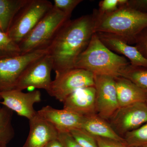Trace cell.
I'll use <instances>...</instances> for the list:
<instances>
[{"instance_id":"6da1fadb","label":"cell","mask_w":147,"mask_h":147,"mask_svg":"<svg viewBox=\"0 0 147 147\" xmlns=\"http://www.w3.org/2000/svg\"><path fill=\"white\" fill-rule=\"evenodd\" d=\"M93 13L66 22L47 47L55 73L74 68L79 55L95 33Z\"/></svg>"},{"instance_id":"7a4b0ae2","label":"cell","mask_w":147,"mask_h":147,"mask_svg":"<svg viewBox=\"0 0 147 147\" xmlns=\"http://www.w3.org/2000/svg\"><path fill=\"white\" fill-rule=\"evenodd\" d=\"M95 33L115 35L130 45L137 36L147 27V12L135 10L125 5L107 13L93 12Z\"/></svg>"},{"instance_id":"3957f363","label":"cell","mask_w":147,"mask_h":147,"mask_svg":"<svg viewBox=\"0 0 147 147\" xmlns=\"http://www.w3.org/2000/svg\"><path fill=\"white\" fill-rule=\"evenodd\" d=\"M129 64L126 58L108 49L95 33L86 48L76 59L74 68L85 69L94 75L115 78L119 76L121 70Z\"/></svg>"},{"instance_id":"277c9868","label":"cell","mask_w":147,"mask_h":147,"mask_svg":"<svg viewBox=\"0 0 147 147\" xmlns=\"http://www.w3.org/2000/svg\"><path fill=\"white\" fill-rule=\"evenodd\" d=\"M70 17L54 6L18 44L21 54L47 48Z\"/></svg>"},{"instance_id":"5b68a950","label":"cell","mask_w":147,"mask_h":147,"mask_svg":"<svg viewBox=\"0 0 147 147\" xmlns=\"http://www.w3.org/2000/svg\"><path fill=\"white\" fill-rule=\"evenodd\" d=\"M53 7L47 0H30L16 15L7 34L18 45Z\"/></svg>"},{"instance_id":"8992f818","label":"cell","mask_w":147,"mask_h":147,"mask_svg":"<svg viewBox=\"0 0 147 147\" xmlns=\"http://www.w3.org/2000/svg\"><path fill=\"white\" fill-rule=\"evenodd\" d=\"M94 74L80 68H73L56 73L47 92L50 96L63 102L76 90L94 86Z\"/></svg>"},{"instance_id":"52a82bcc","label":"cell","mask_w":147,"mask_h":147,"mask_svg":"<svg viewBox=\"0 0 147 147\" xmlns=\"http://www.w3.org/2000/svg\"><path fill=\"white\" fill-rule=\"evenodd\" d=\"M48 53L47 48L0 59V92L14 89L24 70Z\"/></svg>"},{"instance_id":"ba28073f","label":"cell","mask_w":147,"mask_h":147,"mask_svg":"<svg viewBox=\"0 0 147 147\" xmlns=\"http://www.w3.org/2000/svg\"><path fill=\"white\" fill-rule=\"evenodd\" d=\"M119 135L123 137L147 123V104L138 102L119 107L107 121Z\"/></svg>"},{"instance_id":"9c48e42d","label":"cell","mask_w":147,"mask_h":147,"mask_svg":"<svg viewBox=\"0 0 147 147\" xmlns=\"http://www.w3.org/2000/svg\"><path fill=\"white\" fill-rule=\"evenodd\" d=\"M53 69V59L47 53L28 66L18 79L14 89L23 91L33 87L47 91L53 81L51 79Z\"/></svg>"},{"instance_id":"30bf717a","label":"cell","mask_w":147,"mask_h":147,"mask_svg":"<svg viewBox=\"0 0 147 147\" xmlns=\"http://www.w3.org/2000/svg\"><path fill=\"white\" fill-rule=\"evenodd\" d=\"M96 114L108 121L119 108L114 77L94 75Z\"/></svg>"},{"instance_id":"8fae6325","label":"cell","mask_w":147,"mask_h":147,"mask_svg":"<svg viewBox=\"0 0 147 147\" xmlns=\"http://www.w3.org/2000/svg\"><path fill=\"white\" fill-rule=\"evenodd\" d=\"M0 103L3 106L29 121L37 115V113L34 106L41 100V93L38 90L25 93L19 90H11L0 92Z\"/></svg>"},{"instance_id":"7c38bea8","label":"cell","mask_w":147,"mask_h":147,"mask_svg":"<svg viewBox=\"0 0 147 147\" xmlns=\"http://www.w3.org/2000/svg\"><path fill=\"white\" fill-rule=\"evenodd\" d=\"M38 116L51 123L58 132H70L81 128L84 117L66 109L46 105L37 111Z\"/></svg>"},{"instance_id":"4fadbf2b","label":"cell","mask_w":147,"mask_h":147,"mask_svg":"<svg viewBox=\"0 0 147 147\" xmlns=\"http://www.w3.org/2000/svg\"><path fill=\"white\" fill-rule=\"evenodd\" d=\"M63 103V109L84 117L96 114L94 86L76 90L69 95Z\"/></svg>"},{"instance_id":"5bb4252c","label":"cell","mask_w":147,"mask_h":147,"mask_svg":"<svg viewBox=\"0 0 147 147\" xmlns=\"http://www.w3.org/2000/svg\"><path fill=\"white\" fill-rule=\"evenodd\" d=\"M29 121L30 131L22 147H45L50 142L58 139L59 132L57 129L38 114Z\"/></svg>"},{"instance_id":"9a60e30c","label":"cell","mask_w":147,"mask_h":147,"mask_svg":"<svg viewBox=\"0 0 147 147\" xmlns=\"http://www.w3.org/2000/svg\"><path fill=\"white\" fill-rule=\"evenodd\" d=\"M96 34L100 41L108 49L128 59L130 64L147 67V59L135 46L129 45L115 35L103 32H96Z\"/></svg>"},{"instance_id":"2e32d148","label":"cell","mask_w":147,"mask_h":147,"mask_svg":"<svg viewBox=\"0 0 147 147\" xmlns=\"http://www.w3.org/2000/svg\"><path fill=\"white\" fill-rule=\"evenodd\" d=\"M119 107L146 102L147 93L131 81L122 76L114 78Z\"/></svg>"},{"instance_id":"e0dca14e","label":"cell","mask_w":147,"mask_h":147,"mask_svg":"<svg viewBox=\"0 0 147 147\" xmlns=\"http://www.w3.org/2000/svg\"><path fill=\"white\" fill-rule=\"evenodd\" d=\"M80 129L94 137L113 139L125 144L123 138L114 131L108 121L97 114L84 117Z\"/></svg>"},{"instance_id":"ac0fdd59","label":"cell","mask_w":147,"mask_h":147,"mask_svg":"<svg viewBox=\"0 0 147 147\" xmlns=\"http://www.w3.org/2000/svg\"><path fill=\"white\" fill-rule=\"evenodd\" d=\"M30 0H0V30L6 33L13 19Z\"/></svg>"},{"instance_id":"d6986e66","label":"cell","mask_w":147,"mask_h":147,"mask_svg":"<svg viewBox=\"0 0 147 147\" xmlns=\"http://www.w3.org/2000/svg\"><path fill=\"white\" fill-rule=\"evenodd\" d=\"M13 112L3 106L0 110V146L7 145L13 139L15 131L12 125Z\"/></svg>"},{"instance_id":"ffe728a7","label":"cell","mask_w":147,"mask_h":147,"mask_svg":"<svg viewBox=\"0 0 147 147\" xmlns=\"http://www.w3.org/2000/svg\"><path fill=\"white\" fill-rule=\"evenodd\" d=\"M119 76L128 79L147 93V67L129 65L124 67Z\"/></svg>"},{"instance_id":"44dd1931","label":"cell","mask_w":147,"mask_h":147,"mask_svg":"<svg viewBox=\"0 0 147 147\" xmlns=\"http://www.w3.org/2000/svg\"><path fill=\"white\" fill-rule=\"evenodd\" d=\"M127 146L144 147L147 146V123L127 132L123 137Z\"/></svg>"},{"instance_id":"7402d4cb","label":"cell","mask_w":147,"mask_h":147,"mask_svg":"<svg viewBox=\"0 0 147 147\" xmlns=\"http://www.w3.org/2000/svg\"><path fill=\"white\" fill-rule=\"evenodd\" d=\"M21 54L18 44L0 30V59Z\"/></svg>"},{"instance_id":"603a6c76","label":"cell","mask_w":147,"mask_h":147,"mask_svg":"<svg viewBox=\"0 0 147 147\" xmlns=\"http://www.w3.org/2000/svg\"><path fill=\"white\" fill-rule=\"evenodd\" d=\"M69 132L82 147H98L95 137L83 129H76Z\"/></svg>"},{"instance_id":"cb8c5ba5","label":"cell","mask_w":147,"mask_h":147,"mask_svg":"<svg viewBox=\"0 0 147 147\" xmlns=\"http://www.w3.org/2000/svg\"><path fill=\"white\" fill-rule=\"evenodd\" d=\"M82 0H54L53 6L70 17L74 9Z\"/></svg>"},{"instance_id":"d4e9b609","label":"cell","mask_w":147,"mask_h":147,"mask_svg":"<svg viewBox=\"0 0 147 147\" xmlns=\"http://www.w3.org/2000/svg\"><path fill=\"white\" fill-rule=\"evenodd\" d=\"M134 44L141 54L147 59V27L137 36Z\"/></svg>"},{"instance_id":"484cf974","label":"cell","mask_w":147,"mask_h":147,"mask_svg":"<svg viewBox=\"0 0 147 147\" xmlns=\"http://www.w3.org/2000/svg\"><path fill=\"white\" fill-rule=\"evenodd\" d=\"M58 139L63 147H82L69 132H59Z\"/></svg>"},{"instance_id":"4316f807","label":"cell","mask_w":147,"mask_h":147,"mask_svg":"<svg viewBox=\"0 0 147 147\" xmlns=\"http://www.w3.org/2000/svg\"><path fill=\"white\" fill-rule=\"evenodd\" d=\"M118 7V0H103L99 3V9L101 13H107L115 10Z\"/></svg>"},{"instance_id":"83f0119b","label":"cell","mask_w":147,"mask_h":147,"mask_svg":"<svg viewBox=\"0 0 147 147\" xmlns=\"http://www.w3.org/2000/svg\"><path fill=\"white\" fill-rule=\"evenodd\" d=\"M98 147H126V145L122 142L113 139L94 137Z\"/></svg>"},{"instance_id":"f1b7e54d","label":"cell","mask_w":147,"mask_h":147,"mask_svg":"<svg viewBox=\"0 0 147 147\" xmlns=\"http://www.w3.org/2000/svg\"><path fill=\"white\" fill-rule=\"evenodd\" d=\"M126 5L138 11L147 12V0L128 1Z\"/></svg>"},{"instance_id":"f546056e","label":"cell","mask_w":147,"mask_h":147,"mask_svg":"<svg viewBox=\"0 0 147 147\" xmlns=\"http://www.w3.org/2000/svg\"><path fill=\"white\" fill-rule=\"evenodd\" d=\"M45 147H63V146L57 139L50 142Z\"/></svg>"},{"instance_id":"4dcf8cb0","label":"cell","mask_w":147,"mask_h":147,"mask_svg":"<svg viewBox=\"0 0 147 147\" xmlns=\"http://www.w3.org/2000/svg\"><path fill=\"white\" fill-rule=\"evenodd\" d=\"M0 147H8L7 146V145H5V146H1Z\"/></svg>"},{"instance_id":"1f68e13d","label":"cell","mask_w":147,"mask_h":147,"mask_svg":"<svg viewBox=\"0 0 147 147\" xmlns=\"http://www.w3.org/2000/svg\"><path fill=\"white\" fill-rule=\"evenodd\" d=\"M126 147H137V146L128 147V146H127Z\"/></svg>"},{"instance_id":"d6a6232c","label":"cell","mask_w":147,"mask_h":147,"mask_svg":"<svg viewBox=\"0 0 147 147\" xmlns=\"http://www.w3.org/2000/svg\"><path fill=\"white\" fill-rule=\"evenodd\" d=\"M1 97H0V101H1Z\"/></svg>"},{"instance_id":"836d02e7","label":"cell","mask_w":147,"mask_h":147,"mask_svg":"<svg viewBox=\"0 0 147 147\" xmlns=\"http://www.w3.org/2000/svg\"><path fill=\"white\" fill-rule=\"evenodd\" d=\"M146 103L147 104V100H146Z\"/></svg>"},{"instance_id":"e575fe53","label":"cell","mask_w":147,"mask_h":147,"mask_svg":"<svg viewBox=\"0 0 147 147\" xmlns=\"http://www.w3.org/2000/svg\"><path fill=\"white\" fill-rule=\"evenodd\" d=\"M143 147H147V146H145Z\"/></svg>"},{"instance_id":"d590c367","label":"cell","mask_w":147,"mask_h":147,"mask_svg":"<svg viewBox=\"0 0 147 147\" xmlns=\"http://www.w3.org/2000/svg\"><path fill=\"white\" fill-rule=\"evenodd\" d=\"M1 106H0V110H1Z\"/></svg>"}]
</instances>
